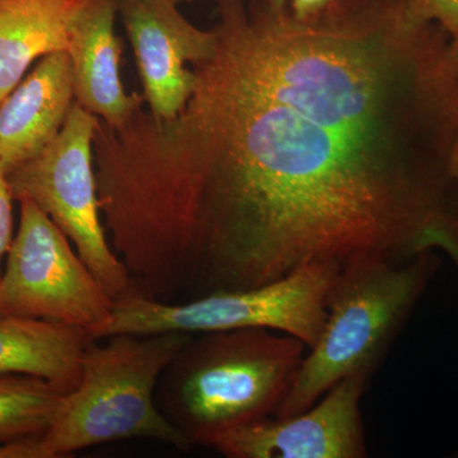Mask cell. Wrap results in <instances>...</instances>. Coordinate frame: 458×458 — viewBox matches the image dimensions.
Here are the masks:
<instances>
[{
    "instance_id": "4",
    "label": "cell",
    "mask_w": 458,
    "mask_h": 458,
    "mask_svg": "<svg viewBox=\"0 0 458 458\" xmlns=\"http://www.w3.org/2000/svg\"><path fill=\"white\" fill-rule=\"evenodd\" d=\"M436 251L408 262L358 261L340 269L321 335L307 349L274 417L311 408L345 377L372 376L439 269Z\"/></svg>"
},
{
    "instance_id": "11",
    "label": "cell",
    "mask_w": 458,
    "mask_h": 458,
    "mask_svg": "<svg viewBox=\"0 0 458 458\" xmlns=\"http://www.w3.org/2000/svg\"><path fill=\"white\" fill-rule=\"evenodd\" d=\"M74 104L66 51L41 57L0 102V161L8 174L49 147Z\"/></svg>"
},
{
    "instance_id": "16",
    "label": "cell",
    "mask_w": 458,
    "mask_h": 458,
    "mask_svg": "<svg viewBox=\"0 0 458 458\" xmlns=\"http://www.w3.org/2000/svg\"><path fill=\"white\" fill-rule=\"evenodd\" d=\"M357 0H286L288 12L298 22L318 23L351 8Z\"/></svg>"
},
{
    "instance_id": "14",
    "label": "cell",
    "mask_w": 458,
    "mask_h": 458,
    "mask_svg": "<svg viewBox=\"0 0 458 458\" xmlns=\"http://www.w3.org/2000/svg\"><path fill=\"white\" fill-rule=\"evenodd\" d=\"M64 394L38 377L0 373V445L42 438Z\"/></svg>"
},
{
    "instance_id": "9",
    "label": "cell",
    "mask_w": 458,
    "mask_h": 458,
    "mask_svg": "<svg viewBox=\"0 0 458 458\" xmlns=\"http://www.w3.org/2000/svg\"><path fill=\"white\" fill-rule=\"evenodd\" d=\"M131 38L149 113L159 119L180 114L195 86L197 65L212 55L214 30L192 25L174 0H116Z\"/></svg>"
},
{
    "instance_id": "12",
    "label": "cell",
    "mask_w": 458,
    "mask_h": 458,
    "mask_svg": "<svg viewBox=\"0 0 458 458\" xmlns=\"http://www.w3.org/2000/svg\"><path fill=\"white\" fill-rule=\"evenodd\" d=\"M92 339L83 328L0 313V373L38 377L71 394Z\"/></svg>"
},
{
    "instance_id": "19",
    "label": "cell",
    "mask_w": 458,
    "mask_h": 458,
    "mask_svg": "<svg viewBox=\"0 0 458 458\" xmlns=\"http://www.w3.org/2000/svg\"><path fill=\"white\" fill-rule=\"evenodd\" d=\"M451 171L452 176H454V179L456 181L458 186V134L456 141H454V150H452Z\"/></svg>"
},
{
    "instance_id": "6",
    "label": "cell",
    "mask_w": 458,
    "mask_h": 458,
    "mask_svg": "<svg viewBox=\"0 0 458 458\" xmlns=\"http://www.w3.org/2000/svg\"><path fill=\"white\" fill-rule=\"evenodd\" d=\"M98 123L75 102L49 147L8 176L14 199H30L49 216L114 302L131 291L132 282L108 241L99 209L93 155Z\"/></svg>"
},
{
    "instance_id": "7",
    "label": "cell",
    "mask_w": 458,
    "mask_h": 458,
    "mask_svg": "<svg viewBox=\"0 0 458 458\" xmlns=\"http://www.w3.org/2000/svg\"><path fill=\"white\" fill-rule=\"evenodd\" d=\"M17 201L20 225L0 276L4 312L83 328L92 335L110 321L113 298L49 216L30 199Z\"/></svg>"
},
{
    "instance_id": "2",
    "label": "cell",
    "mask_w": 458,
    "mask_h": 458,
    "mask_svg": "<svg viewBox=\"0 0 458 458\" xmlns=\"http://www.w3.org/2000/svg\"><path fill=\"white\" fill-rule=\"evenodd\" d=\"M306 344L262 327L191 334L156 390L165 418L191 447L274 417L301 369Z\"/></svg>"
},
{
    "instance_id": "1",
    "label": "cell",
    "mask_w": 458,
    "mask_h": 458,
    "mask_svg": "<svg viewBox=\"0 0 458 458\" xmlns=\"http://www.w3.org/2000/svg\"><path fill=\"white\" fill-rule=\"evenodd\" d=\"M216 47L172 119L105 135L117 197L195 267L194 297L312 262L458 267V47L406 0L302 23L267 0H216ZM192 297V298H194Z\"/></svg>"
},
{
    "instance_id": "5",
    "label": "cell",
    "mask_w": 458,
    "mask_h": 458,
    "mask_svg": "<svg viewBox=\"0 0 458 458\" xmlns=\"http://www.w3.org/2000/svg\"><path fill=\"white\" fill-rule=\"evenodd\" d=\"M340 269L335 262H312L269 284L213 292L180 303L155 300L131 289L114 301L110 321L92 336L262 327L297 337L310 349L321 335L328 294Z\"/></svg>"
},
{
    "instance_id": "13",
    "label": "cell",
    "mask_w": 458,
    "mask_h": 458,
    "mask_svg": "<svg viewBox=\"0 0 458 458\" xmlns=\"http://www.w3.org/2000/svg\"><path fill=\"white\" fill-rule=\"evenodd\" d=\"M80 0H0V102L41 57L68 49Z\"/></svg>"
},
{
    "instance_id": "15",
    "label": "cell",
    "mask_w": 458,
    "mask_h": 458,
    "mask_svg": "<svg viewBox=\"0 0 458 458\" xmlns=\"http://www.w3.org/2000/svg\"><path fill=\"white\" fill-rule=\"evenodd\" d=\"M406 3L415 16L441 26L458 47V0H406Z\"/></svg>"
},
{
    "instance_id": "18",
    "label": "cell",
    "mask_w": 458,
    "mask_h": 458,
    "mask_svg": "<svg viewBox=\"0 0 458 458\" xmlns=\"http://www.w3.org/2000/svg\"><path fill=\"white\" fill-rule=\"evenodd\" d=\"M0 458H42L40 438L2 445Z\"/></svg>"
},
{
    "instance_id": "17",
    "label": "cell",
    "mask_w": 458,
    "mask_h": 458,
    "mask_svg": "<svg viewBox=\"0 0 458 458\" xmlns=\"http://www.w3.org/2000/svg\"><path fill=\"white\" fill-rule=\"evenodd\" d=\"M16 200L9 182L8 171L0 161V264L7 256L13 241V201Z\"/></svg>"
},
{
    "instance_id": "20",
    "label": "cell",
    "mask_w": 458,
    "mask_h": 458,
    "mask_svg": "<svg viewBox=\"0 0 458 458\" xmlns=\"http://www.w3.org/2000/svg\"><path fill=\"white\" fill-rule=\"evenodd\" d=\"M267 3H269L271 7L279 9V11H283V9H288L286 0H267Z\"/></svg>"
},
{
    "instance_id": "22",
    "label": "cell",
    "mask_w": 458,
    "mask_h": 458,
    "mask_svg": "<svg viewBox=\"0 0 458 458\" xmlns=\"http://www.w3.org/2000/svg\"><path fill=\"white\" fill-rule=\"evenodd\" d=\"M0 313H5L4 309H3L2 302H0Z\"/></svg>"
},
{
    "instance_id": "10",
    "label": "cell",
    "mask_w": 458,
    "mask_h": 458,
    "mask_svg": "<svg viewBox=\"0 0 458 458\" xmlns=\"http://www.w3.org/2000/svg\"><path fill=\"white\" fill-rule=\"evenodd\" d=\"M117 12L116 0H80L66 49L75 102L111 128L129 122L144 102V98L129 95L123 89L122 49L114 32Z\"/></svg>"
},
{
    "instance_id": "8",
    "label": "cell",
    "mask_w": 458,
    "mask_h": 458,
    "mask_svg": "<svg viewBox=\"0 0 458 458\" xmlns=\"http://www.w3.org/2000/svg\"><path fill=\"white\" fill-rule=\"evenodd\" d=\"M369 377H345L311 408L237 428L219 437L212 448L229 458L367 457L360 400Z\"/></svg>"
},
{
    "instance_id": "21",
    "label": "cell",
    "mask_w": 458,
    "mask_h": 458,
    "mask_svg": "<svg viewBox=\"0 0 458 458\" xmlns=\"http://www.w3.org/2000/svg\"><path fill=\"white\" fill-rule=\"evenodd\" d=\"M174 2L177 3V4H180V3H182V2H190V0H174Z\"/></svg>"
},
{
    "instance_id": "3",
    "label": "cell",
    "mask_w": 458,
    "mask_h": 458,
    "mask_svg": "<svg viewBox=\"0 0 458 458\" xmlns=\"http://www.w3.org/2000/svg\"><path fill=\"white\" fill-rule=\"evenodd\" d=\"M191 334H116L92 339L80 384L40 439L42 458L69 457L95 445L153 439L191 450L156 403L159 377Z\"/></svg>"
}]
</instances>
